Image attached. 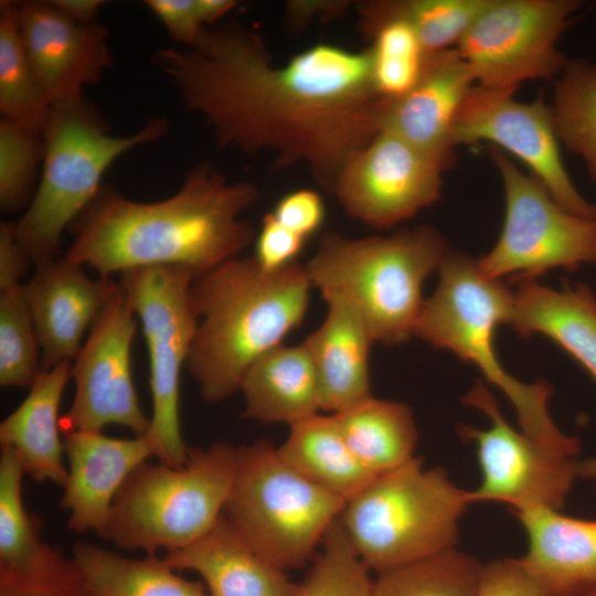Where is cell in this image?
Returning <instances> with one entry per match:
<instances>
[{
  "mask_svg": "<svg viewBox=\"0 0 596 596\" xmlns=\"http://www.w3.org/2000/svg\"><path fill=\"white\" fill-rule=\"evenodd\" d=\"M151 60L220 146L268 153L278 168L302 164L330 193L349 159L380 132L383 98L368 47L318 43L277 63L254 30L225 24Z\"/></svg>",
  "mask_w": 596,
  "mask_h": 596,
  "instance_id": "1",
  "label": "cell"
},
{
  "mask_svg": "<svg viewBox=\"0 0 596 596\" xmlns=\"http://www.w3.org/2000/svg\"><path fill=\"white\" fill-rule=\"evenodd\" d=\"M257 198L253 183L231 182L209 163L194 167L175 194L157 202H136L103 187L72 224L64 257L104 277L175 266L196 278L254 244L255 230L242 216Z\"/></svg>",
  "mask_w": 596,
  "mask_h": 596,
  "instance_id": "2",
  "label": "cell"
},
{
  "mask_svg": "<svg viewBox=\"0 0 596 596\" xmlns=\"http://www.w3.org/2000/svg\"><path fill=\"white\" fill-rule=\"evenodd\" d=\"M305 264L265 269L238 256L196 277L198 326L187 361L201 396L220 403L240 391L251 365L304 321L312 289Z\"/></svg>",
  "mask_w": 596,
  "mask_h": 596,
  "instance_id": "3",
  "label": "cell"
},
{
  "mask_svg": "<svg viewBox=\"0 0 596 596\" xmlns=\"http://www.w3.org/2000/svg\"><path fill=\"white\" fill-rule=\"evenodd\" d=\"M437 270V287L425 299L414 336L475 364L513 406L525 435L556 453L576 458L581 451L578 439L564 434L550 415L552 386L544 380L519 381L497 355L496 330L509 323L513 291L501 280L486 279L477 259L461 252L448 249Z\"/></svg>",
  "mask_w": 596,
  "mask_h": 596,
  "instance_id": "4",
  "label": "cell"
},
{
  "mask_svg": "<svg viewBox=\"0 0 596 596\" xmlns=\"http://www.w3.org/2000/svg\"><path fill=\"white\" fill-rule=\"evenodd\" d=\"M448 251L441 233L418 225L390 235L350 238L324 234L305 264L323 299L351 306L374 342L407 341L424 307L423 286Z\"/></svg>",
  "mask_w": 596,
  "mask_h": 596,
  "instance_id": "5",
  "label": "cell"
},
{
  "mask_svg": "<svg viewBox=\"0 0 596 596\" xmlns=\"http://www.w3.org/2000/svg\"><path fill=\"white\" fill-rule=\"evenodd\" d=\"M162 118L137 132L117 137L83 96L53 105L42 135L43 168L22 217L13 223L17 240L35 266L56 258L66 226L92 203L108 167L123 153L166 135Z\"/></svg>",
  "mask_w": 596,
  "mask_h": 596,
  "instance_id": "6",
  "label": "cell"
},
{
  "mask_svg": "<svg viewBox=\"0 0 596 596\" xmlns=\"http://www.w3.org/2000/svg\"><path fill=\"white\" fill-rule=\"evenodd\" d=\"M469 504V490L414 456L349 499L340 522L360 558L377 574L456 547Z\"/></svg>",
  "mask_w": 596,
  "mask_h": 596,
  "instance_id": "7",
  "label": "cell"
},
{
  "mask_svg": "<svg viewBox=\"0 0 596 596\" xmlns=\"http://www.w3.org/2000/svg\"><path fill=\"white\" fill-rule=\"evenodd\" d=\"M237 460L226 441L189 448L180 467L140 464L126 479L99 535L126 550L156 554L185 547L222 515Z\"/></svg>",
  "mask_w": 596,
  "mask_h": 596,
  "instance_id": "8",
  "label": "cell"
},
{
  "mask_svg": "<svg viewBox=\"0 0 596 596\" xmlns=\"http://www.w3.org/2000/svg\"><path fill=\"white\" fill-rule=\"evenodd\" d=\"M345 501L315 485L267 440L237 447L222 515L265 560L287 572L313 560Z\"/></svg>",
  "mask_w": 596,
  "mask_h": 596,
  "instance_id": "9",
  "label": "cell"
},
{
  "mask_svg": "<svg viewBox=\"0 0 596 596\" xmlns=\"http://www.w3.org/2000/svg\"><path fill=\"white\" fill-rule=\"evenodd\" d=\"M185 268L155 266L120 274L119 285L139 318L149 355L151 416L148 440L152 455L170 467L182 466L189 453L180 426V380L198 326Z\"/></svg>",
  "mask_w": 596,
  "mask_h": 596,
  "instance_id": "10",
  "label": "cell"
},
{
  "mask_svg": "<svg viewBox=\"0 0 596 596\" xmlns=\"http://www.w3.org/2000/svg\"><path fill=\"white\" fill-rule=\"evenodd\" d=\"M490 156L501 177L505 213L498 241L477 259L490 280L535 279L553 268L574 270L596 263V219L562 207L532 174L522 172L502 150Z\"/></svg>",
  "mask_w": 596,
  "mask_h": 596,
  "instance_id": "11",
  "label": "cell"
},
{
  "mask_svg": "<svg viewBox=\"0 0 596 596\" xmlns=\"http://www.w3.org/2000/svg\"><path fill=\"white\" fill-rule=\"evenodd\" d=\"M578 0H489L457 46L476 84L515 92L533 79L554 81L568 58L557 43Z\"/></svg>",
  "mask_w": 596,
  "mask_h": 596,
  "instance_id": "12",
  "label": "cell"
},
{
  "mask_svg": "<svg viewBox=\"0 0 596 596\" xmlns=\"http://www.w3.org/2000/svg\"><path fill=\"white\" fill-rule=\"evenodd\" d=\"M462 402L488 416L481 429L459 425V436L473 444L480 482L470 503L501 502L513 511L532 507L561 510L578 476V461L538 443L509 425L489 389L477 381Z\"/></svg>",
  "mask_w": 596,
  "mask_h": 596,
  "instance_id": "13",
  "label": "cell"
},
{
  "mask_svg": "<svg viewBox=\"0 0 596 596\" xmlns=\"http://www.w3.org/2000/svg\"><path fill=\"white\" fill-rule=\"evenodd\" d=\"M451 141L455 148L481 141L493 143L526 164L562 207L596 219V205L579 193L565 168L551 107L542 96L522 102L513 91L476 84L457 113Z\"/></svg>",
  "mask_w": 596,
  "mask_h": 596,
  "instance_id": "14",
  "label": "cell"
},
{
  "mask_svg": "<svg viewBox=\"0 0 596 596\" xmlns=\"http://www.w3.org/2000/svg\"><path fill=\"white\" fill-rule=\"evenodd\" d=\"M136 317L118 283L72 360L75 392L70 409L60 421L62 434L102 432L108 425L124 426L135 436L148 432L150 417L140 406L130 365Z\"/></svg>",
  "mask_w": 596,
  "mask_h": 596,
  "instance_id": "15",
  "label": "cell"
},
{
  "mask_svg": "<svg viewBox=\"0 0 596 596\" xmlns=\"http://www.w3.org/2000/svg\"><path fill=\"white\" fill-rule=\"evenodd\" d=\"M445 170L407 141L380 131L349 159L332 194L350 217L387 230L440 198Z\"/></svg>",
  "mask_w": 596,
  "mask_h": 596,
  "instance_id": "16",
  "label": "cell"
},
{
  "mask_svg": "<svg viewBox=\"0 0 596 596\" xmlns=\"http://www.w3.org/2000/svg\"><path fill=\"white\" fill-rule=\"evenodd\" d=\"M18 25L28 58L51 103L78 98L113 63L107 30L83 23L53 1L18 3Z\"/></svg>",
  "mask_w": 596,
  "mask_h": 596,
  "instance_id": "17",
  "label": "cell"
},
{
  "mask_svg": "<svg viewBox=\"0 0 596 596\" xmlns=\"http://www.w3.org/2000/svg\"><path fill=\"white\" fill-rule=\"evenodd\" d=\"M118 287L109 277L93 279L64 256L34 266L23 294L35 328L42 371L72 361L86 330Z\"/></svg>",
  "mask_w": 596,
  "mask_h": 596,
  "instance_id": "18",
  "label": "cell"
},
{
  "mask_svg": "<svg viewBox=\"0 0 596 596\" xmlns=\"http://www.w3.org/2000/svg\"><path fill=\"white\" fill-rule=\"evenodd\" d=\"M473 85V73L455 47L429 54L408 92L382 100L380 131L407 141L448 170L456 162L453 125Z\"/></svg>",
  "mask_w": 596,
  "mask_h": 596,
  "instance_id": "19",
  "label": "cell"
},
{
  "mask_svg": "<svg viewBox=\"0 0 596 596\" xmlns=\"http://www.w3.org/2000/svg\"><path fill=\"white\" fill-rule=\"evenodd\" d=\"M67 478L60 504L75 532L105 526L111 504L128 476L152 455L145 436L114 438L94 430L63 433Z\"/></svg>",
  "mask_w": 596,
  "mask_h": 596,
  "instance_id": "20",
  "label": "cell"
},
{
  "mask_svg": "<svg viewBox=\"0 0 596 596\" xmlns=\"http://www.w3.org/2000/svg\"><path fill=\"white\" fill-rule=\"evenodd\" d=\"M532 507L515 511L528 547L523 566L547 596H584L596 590V520Z\"/></svg>",
  "mask_w": 596,
  "mask_h": 596,
  "instance_id": "21",
  "label": "cell"
},
{
  "mask_svg": "<svg viewBox=\"0 0 596 596\" xmlns=\"http://www.w3.org/2000/svg\"><path fill=\"white\" fill-rule=\"evenodd\" d=\"M24 475L13 451L1 447L0 585L43 587L79 577L74 558L42 540L40 521L23 502Z\"/></svg>",
  "mask_w": 596,
  "mask_h": 596,
  "instance_id": "22",
  "label": "cell"
},
{
  "mask_svg": "<svg viewBox=\"0 0 596 596\" xmlns=\"http://www.w3.org/2000/svg\"><path fill=\"white\" fill-rule=\"evenodd\" d=\"M302 343L315 366L321 411L336 414L372 395L370 351L374 339L361 316L338 299Z\"/></svg>",
  "mask_w": 596,
  "mask_h": 596,
  "instance_id": "23",
  "label": "cell"
},
{
  "mask_svg": "<svg viewBox=\"0 0 596 596\" xmlns=\"http://www.w3.org/2000/svg\"><path fill=\"white\" fill-rule=\"evenodd\" d=\"M175 571L198 573L209 596H292L296 583L231 528L223 515L192 544L166 552Z\"/></svg>",
  "mask_w": 596,
  "mask_h": 596,
  "instance_id": "24",
  "label": "cell"
},
{
  "mask_svg": "<svg viewBox=\"0 0 596 596\" xmlns=\"http://www.w3.org/2000/svg\"><path fill=\"white\" fill-rule=\"evenodd\" d=\"M71 366L72 361H64L42 371L25 398L0 424V445L13 451L24 473L62 488L67 468L58 411Z\"/></svg>",
  "mask_w": 596,
  "mask_h": 596,
  "instance_id": "25",
  "label": "cell"
},
{
  "mask_svg": "<svg viewBox=\"0 0 596 596\" xmlns=\"http://www.w3.org/2000/svg\"><path fill=\"white\" fill-rule=\"evenodd\" d=\"M508 324L523 338L546 336L596 381V297L586 284L563 281L553 289L536 279L520 281Z\"/></svg>",
  "mask_w": 596,
  "mask_h": 596,
  "instance_id": "26",
  "label": "cell"
},
{
  "mask_svg": "<svg viewBox=\"0 0 596 596\" xmlns=\"http://www.w3.org/2000/svg\"><path fill=\"white\" fill-rule=\"evenodd\" d=\"M240 391L243 417L260 423L291 426L321 411L317 373L302 342L280 344L257 359Z\"/></svg>",
  "mask_w": 596,
  "mask_h": 596,
  "instance_id": "27",
  "label": "cell"
},
{
  "mask_svg": "<svg viewBox=\"0 0 596 596\" xmlns=\"http://www.w3.org/2000/svg\"><path fill=\"white\" fill-rule=\"evenodd\" d=\"M277 450L296 471L345 502L375 478L352 453L332 414L289 426Z\"/></svg>",
  "mask_w": 596,
  "mask_h": 596,
  "instance_id": "28",
  "label": "cell"
},
{
  "mask_svg": "<svg viewBox=\"0 0 596 596\" xmlns=\"http://www.w3.org/2000/svg\"><path fill=\"white\" fill-rule=\"evenodd\" d=\"M332 415L352 453L373 476L414 457L418 433L407 404L371 395Z\"/></svg>",
  "mask_w": 596,
  "mask_h": 596,
  "instance_id": "29",
  "label": "cell"
},
{
  "mask_svg": "<svg viewBox=\"0 0 596 596\" xmlns=\"http://www.w3.org/2000/svg\"><path fill=\"white\" fill-rule=\"evenodd\" d=\"M72 557L95 596H209L203 584L182 577L157 554L132 558L81 542Z\"/></svg>",
  "mask_w": 596,
  "mask_h": 596,
  "instance_id": "30",
  "label": "cell"
},
{
  "mask_svg": "<svg viewBox=\"0 0 596 596\" xmlns=\"http://www.w3.org/2000/svg\"><path fill=\"white\" fill-rule=\"evenodd\" d=\"M489 0H369L356 4L362 32L389 21L406 23L425 52L457 46Z\"/></svg>",
  "mask_w": 596,
  "mask_h": 596,
  "instance_id": "31",
  "label": "cell"
},
{
  "mask_svg": "<svg viewBox=\"0 0 596 596\" xmlns=\"http://www.w3.org/2000/svg\"><path fill=\"white\" fill-rule=\"evenodd\" d=\"M51 103L25 53L18 25V3H0V113L8 120L42 136Z\"/></svg>",
  "mask_w": 596,
  "mask_h": 596,
  "instance_id": "32",
  "label": "cell"
},
{
  "mask_svg": "<svg viewBox=\"0 0 596 596\" xmlns=\"http://www.w3.org/2000/svg\"><path fill=\"white\" fill-rule=\"evenodd\" d=\"M553 82L550 107L557 138L584 161L596 183V66L585 58L568 60Z\"/></svg>",
  "mask_w": 596,
  "mask_h": 596,
  "instance_id": "33",
  "label": "cell"
},
{
  "mask_svg": "<svg viewBox=\"0 0 596 596\" xmlns=\"http://www.w3.org/2000/svg\"><path fill=\"white\" fill-rule=\"evenodd\" d=\"M482 565L454 547L377 573L373 596H476Z\"/></svg>",
  "mask_w": 596,
  "mask_h": 596,
  "instance_id": "34",
  "label": "cell"
},
{
  "mask_svg": "<svg viewBox=\"0 0 596 596\" xmlns=\"http://www.w3.org/2000/svg\"><path fill=\"white\" fill-rule=\"evenodd\" d=\"M371 571L349 541L340 518L324 535L292 596H373Z\"/></svg>",
  "mask_w": 596,
  "mask_h": 596,
  "instance_id": "35",
  "label": "cell"
},
{
  "mask_svg": "<svg viewBox=\"0 0 596 596\" xmlns=\"http://www.w3.org/2000/svg\"><path fill=\"white\" fill-rule=\"evenodd\" d=\"M370 40L372 77L377 94L393 99L417 82L427 53L417 35L404 22L389 20L364 32Z\"/></svg>",
  "mask_w": 596,
  "mask_h": 596,
  "instance_id": "36",
  "label": "cell"
},
{
  "mask_svg": "<svg viewBox=\"0 0 596 596\" xmlns=\"http://www.w3.org/2000/svg\"><path fill=\"white\" fill-rule=\"evenodd\" d=\"M22 285L0 290L2 387L30 389L42 372L40 345Z\"/></svg>",
  "mask_w": 596,
  "mask_h": 596,
  "instance_id": "37",
  "label": "cell"
},
{
  "mask_svg": "<svg viewBox=\"0 0 596 596\" xmlns=\"http://www.w3.org/2000/svg\"><path fill=\"white\" fill-rule=\"evenodd\" d=\"M43 137L0 120V206L17 212L29 205L38 168L43 163Z\"/></svg>",
  "mask_w": 596,
  "mask_h": 596,
  "instance_id": "38",
  "label": "cell"
},
{
  "mask_svg": "<svg viewBox=\"0 0 596 596\" xmlns=\"http://www.w3.org/2000/svg\"><path fill=\"white\" fill-rule=\"evenodd\" d=\"M306 243L305 238L281 225L268 212L256 234L253 256L265 269H279L298 262Z\"/></svg>",
  "mask_w": 596,
  "mask_h": 596,
  "instance_id": "39",
  "label": "cell"
},
{
  "mask_svg": "<svg viewBox=\"0 0 596 596\" xmlns=\"http://www.w3.org/2000/svg\"><path fill=\"white\" fill-rule=\"evenodd\" d=\"M269 212L281 225L306 241L320 230L326 219L321 195L310 189L285 194Z\"/></svg>",
  "mask_w": 596,
  "mask_h": 596,
  "instance_id": "40",
  "label": "cell"
},
{
  "mask_svg": "<svg viewBox=\"0 0 596 596\" xmlns=\"http://www.w3.org/2000/svg\"><path fill=\"white\" fill-rule=\"evenodd\" d=\"M476 596H547L520 558L482 565Z\"/></svg>",
  "mask_w": 596,
  "mask_h": 596,
  "instance_id": "41",
  "label": "cell"
},
{
  "mask_svg": "<svg viewBox=\"0 0 596 596\" xmlns=\"http://www.w3.org/2000/svg\"><path fill=\"white\" fill-rule=\"evenodd\" d=\"M145 4L162 22L170 36L191 47L205 25L199 0H147Z\"/></svg>",
  "mask_w": 596,
  "mask_h": 596,
  "instance_id": "42",
  "label": "cell"
},
{
  "mask_svg": "<svg viewBox=\"0 0 596 596\" xmlns=\"http://www.w3.org/2000/svg\"><path fill=\"white\" fill-rule=\"evenodd\" d=\"M33 266L19 244L13 223L0 226V290L22 285L21 280Z\"/></svg>",
  "mask_w": 596,
  "mask_h": 596,
  "instance_id": "43",
  "label": "cell"
},
{
  "mask_svg": "<svg viewBox=\"0 0 596 596\" xmlns=\"http://www.w3.org/2000/svg\"><path fill=\"white\" fill-rule=\"evenodd\" d=\"M349 2L344 1H290L286 4V15L294 25L308 23L313 18L340 15Z\"/></svg>",
  "mask_w": 596,
  "mask_h": 596,
  "instance_id": "44",
  "label": "cell"
},
{
  "mask_svg": "<svg viewBox=\"0 0 596 596\" xmlns=\"http://www.w3.org/2000/svg\"><path fill=\"white\" fill-rule=\"evenodd\" d=\"M0 596H95L86 586L83 575L76 579L43 587H14L0 585Z\"/></svg>",
  "mask_w": 596,
  "mask_h": 596,
  "instance_id": "45",
  "label": "cell"
},
{
  "mask_svg": "<svg viewBox=\"0 0 596 596\" xmlns=\"http://www.w3.org/2000/svg\"><path fill=\"white\" fill-rule=\"evenodd\" d=\"M62 11L83 23L96 21V15L104 1L100 0H57L53 1Z\"/></svg>",
  "mask_w": 596,
  "mask_h": 596,
  "instance_id": "46",
  "label": "cell"
},
{
  "mask_svg": "<svg viewBox=\"0 0 596 596\" xmlns=\"http://www.w3.org/2000/svg\"><path fill=\"white\" fill-rule=\"evenodd\" d=\"M578 476L596 485V457L578 461Z\"/></svg>",
  "mask_w": 596,
  "mask_h": 596,
  "instance_id": "47",
  "label": "cell"
},
{
  "mask_svg": "<svg viewBox=\"0 0 596 596\" xmlns=\"http://www.w3.org/2000/svg\"><path fill=\"white\" fill-rule=\"evenodd\" d=\"M584 596H596V590H593V592H590V593H588V594H586Z\"/></svg>",
  "mask_w": 596,
  "mask_h": 596,
  "instance_id": "48",
  "label": "cell"
}]
</instances>
